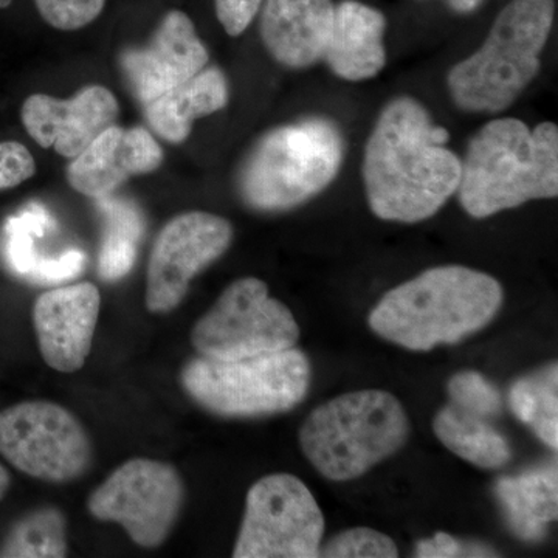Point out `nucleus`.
Wrapping results in <instances>:
<instances>
[{"instance_id": "1", "label": "nucleus", "mask_w": 558, "mask_h": 558, "mask_svg": "<svg viewBox=\"0 0 558 558\" xmlns=\"http://www.w3.org/2000/svg\"><path fill=\"white\" fill-rule=\"evenodd\" d=\"M449 132L421 102L396 98L381 110L363 159V182L377 218L416 223L435 216L458 191L461 160Z\"/></svg>"}, {"instance_id": "2", "label": "nucleus", "mask_w": 558, "mask_h": 558, "mask_svg": "<svg viewBox=\"0 0 558 558\" xmlns=\"http://www.w3.org/2000/svg\"><path fill=\"white\" fill-rule=\"evenodd\" d=\"M501 284L464 266L433 267L389 290L371 311L369 328L414 352L454 344L486 328L502 306Z\"/></svg>"}, {"instance_id": "3", "label": "nucleus", "mask_w": 558, "mask_h": 558, "mask_svg": "<svg viewBox=\"0 0 558 558\" xmlns=\"http://www.w3.org/2000/svg\"><path fill=\"white\" fill-rule=\"evenodd\" d=\"M457 193L472 218L484 219L526 202L558 194V130H534L517 119H497L470 140Z\"/></svg>"}, {"instance_id": "4", "label": "nucleus", "mask_w": 558, "mask_h": 558, "mask_svg": "<svg viewBox=\"0 0 558 558\" xmlns=\"http://www.w3.org/2000/svg\"><path fill=\"white\" fill-rule=\"evenodd\" d=\"M409 435V416L398 398L362 389L312 411L300 429V446L319 475L343 483L398 453Z\"/></svg>"}, {"instance_id": "5", "label": "nucleus", "mask_w": 558, "mask_h": 558, "mask_svg": "<svg viewBox=\"0 0 558 558\" xmlns=\"http://www.w3.org/2000/svg\"><path fill=\"white\" fill-rule=\"evenodd\" d=\"M343 156V135L332 120L311 117L271 130L242 163V201L258 211L299 207L332 183Z\"/></svg>"}, {"instance_id": "6", "label": "nucleus", "mask_w": 558, "mask_h": 558, "mask_svg": "<svg viewBox=\"0 0 558 558\" xmlns=\"http://www.w3.org/2000/svg\"><path fill=\"white\" fill-rule=\"evenodd\" d=\"M554 22V0H512L486 43L449 73L454 105L468 112L508 109L535 78Z\"/></svg>"}, {"instance_id": "7", "label": "nucleus", "mask_w": 558, "mask_h": 558, "mask_svg": "<svg viewBox=\"0 0 558 558\" xmlns=\"http://www.w3.org/2000/svg\"><path fill=\"white\" fill-rule=\"evenodd\" d=\"M311 362L300 349L241 360L191 359L180 384L197 405L227 418L288 413L311 387Z\"/></svg>"}, {"instance_id": "8", "label": "nucleus", "mask_w": 558, "mask_h": 558, "mask_svg": "<svg viewBox=\"0 0 558 558\" xmlns=\"http://www.w3.org/2000/svg\"><path fill=\"white\" fill-rule=\"evenodd\" d=\"M300 326L284 303L271 299L266 282L241 278L202 315L191 344L202 357L241 360L295 348Z\"/></svg>"}, {"instance_id": "9", "label": "nucleus", "mask_w": 558, "mask_h": 558, "mask_svg": "<svg viewBox=\"0 0 558 558\" xmlns=\"http://www.w3.org/2000/svg\"><path fill=\"white\" fill-rule=\"evenodd\" d=\"M325 515L303 481L289 473L250 487L234 558L319 557Z\"/></svg>"}, {"instance_id": "10", "label": "nucleus", "mask_w": 558, "mask_h": 558, "mask_svg": "<svg viewBox=\"0 0 558 558\" xmlns=\"http://www.w3.org/2000/svg\"><path fill=\"white\" fill-rule=\"evenodd\" d=\"M0 454L24 475L62 484L89 470L92 442L64 407L28 400L0 413Z\"/></svg>"}, {"instance_id": "11", "label": "nucleus", "mask_w": 558, "mask_h": 558, "mask_svg": "<svg viewBox=\"0 0 558 558\" xmlns=\"http://www.w3.org/2000/svg\"><path fill=\"white\" fill-rule=\"evenodd\" d=\"M185 486L178 470L134 458L113 470L87 499L94 519L120 524L135 545L160 548L178 523Z\"/></svg>"}, {"instance_id": "12", "label": "nucleus", "mask_w": 558, "mask_h": 558, "mask_svg": "<svg viewBox=\"0 0 558 558\" xmlns=\"http://www.w3.org/2000/svg\"><path fill=\"white\" fill-rule=\"evenodd\" d=\"M233 241L229 220L207 211L172 218L157 234L146 274L145 303L153 314L178 310L191 281L218 260Z\"/></svg>"}, {"instance_id": "13", "label": "nucleus", "mask_w": 558, "mask_h": 558, "mask_svg": "<svg viewBox=\"0 0 558 558\" xmlns=\"http://www.w3.org/2000/svg\"><path fill=\"white\" fill-rule=\"evenodd\" d=\"M208 61V51L189 14L172 10L148 46L124 51L120 65L132 94L146 105L196 76Z\"/></svg>"}, {"instance_id": "14", "label": "nucleus", "mask_w": 558, "mask_h": 558, "mask_svg": "<svg viewBox=\"0 0 558 558\" xmlns=\"http://www.w3.org/2000/svg\"><path fill=\"white\" fill-rule=\"evenodd\" d=\"M100 310V290L92 282L40 293L33 306V326L40 355L51 369L70 374L83 368Z\"/></svg>"}, {"instance_id": "15", "label": "nucleus", "mask_w": 558, "mask_h": 558, "mask_svg": "<svg viewBox=\"0 0 558 558\" xmlns=\"http://www.w3.org/2000/svg\"><path fill=\"white\" fill-rule=\"evenodd\" d=\"M119 101L108 87L87 86L69 100L35 94L22 105L25 131L43 148L75 159L112 124Z\"/></svg>"}, {"instance_id": "16", "label": "nucleus", "mask_w": 558, "mask_h": 558, "mask_svg": "<svg viewBox=\"0 0 558 558\" xmlns=\"http://www.w3.org/2000/svg\"><path fill=\"white\" fill-rule=\"evenodd\" d=\"M161 161L163 149L148 130L110 124L69 165L68 182L76 193L101 199L131 175L156 171Z\"/></svg>"}, {"instance_id": "17", "label": "nucleus", "mask_w": 558, "mask_h": 558, "mask_svg": "<svg viewBox=\"0 0 558 558\" xmlns=\"http://www.w3.org/2000/svg\"><path fill=\"white\" fill-rule=\"evenodd\" d=\"M260 7V38L279 64L306 69L323 60L332 32V0H264Z\"/></svg>"}, {"instance_id": "18", "label": "nucleus", "mask_w": 558, "mask_h": 558, "mask_svg": "<svg viewBox=\"0 0 558 558\" xmlns=\"http://www.w3.org/2000/svg\"><path fill=\"white\" fill-rule=\"evenodd\" d=\"M385 28L387 21L379 10L357 0L337 3L323 61L341 80L374 78L387 62Z\"/></svg>"}, {"instance_id": "19", "label": "nucleus", "mask_w": 558, "mask_h": 558, "mask_svg": "<svg viewBox=\"0 0 558 558\" xmlns=\"http://www.w3.org/2000/svg\"><path fill=\"white\" fill-rule=\"evenodd\" d=\"M229 102V83L222 70L205 68L167 94L143 105L149 126L170 143L189 138L193 123L211 116Z\"/></svg>"}, {"instance_id": "20", "label": "nucleus", "mask_w": 558, "mask_h": 558, "mask_svg": "<svg viewBox=\"0 0 558 558\" xmlns=\"http://www.w3.org/2000/svg\"><path fill=\"white\" fill-rule=\"evenodd\" d=\"M557 468H546L505 476L495 484L505 519L523 542H542L549 524L557 520Z\"/></svg>"}, {"instance_id": "21", "label": "nucleus", "mask_w": 558, "mask_h": 558, "mask_svg": "<svg viewBox=\"0 0 558 558\" xmlns=\"http://www.w3.org/2000/svg\"><path fill=\"white\" fill-rule=\"evenodd\" d=\"M433 429L451 453L476 468L501 469L512 459L509 440L492 421L459 410L453 403L438 411Z\"/></svg>"}, {"instance_id": "22", "label": "nucleus", "mask_w": 558, "mask_h": 558, "mask_svg": "<svg viewBox=\"0 0 558 558\" xmlns=\"http://www.w3.org/2000/svg\"><path fill=\"white\" fill-rule=\"evenodd\" d=\"M98 207L106 218L98 270L106 281H117L126 277L134 266L145 222L138 208L128 201L106 196L98 199Z\"/></svg>"}, {"instance_id": "23", "label": "nucleus", "mask_w": 558, "mask_h": 558, "mask_svg": "<svg viewBox=\"0 0 558 558\" xmlns=\"http://www.w3.org/2000/svg\"><path fill=\"white\" fill-rule=\"evenodd\" d=\"M510 409L523 424L529 425L546 446L558 447V368H548L523 377L509 395Z\"/></svg>"}, {"instance_id": "24", "label": "nucleus", "mask_w": 558, "mask_h": 558, "mask_svg": "<svg viewBox=\"0 0 558 558\" xmlns=\"http://www.w3.org/2000/svg\"><path fill=\"white\" fill-rule=\"evenodd\" d=\"M68 556L65 517L54 506L25 513L10 529L0 545V557L62 558Z\"/></svg>"}, {"instance_id": "25", "label": "nucleus", "mask_w": 558, "mask_h": 558, "mask_svg": "<svg viewBox=\"0 0 558 558\" xmlns=\"http://www.w3.org/2000/svg\"><path fill=\"white\" fill-rule=\"evenodd\" d=\"M51 223L49 213L38 204H32L7 222L5 259L14 274L31 278L46 259L36 253L35 238L43 236Z\"/></svg>"}, {"instance_id": "26", "label": "nucleus", "mask_w": 558, "mask_h": 558, "mask_svg": "<svg viewBox=\"0 0 558 558\" xmlns=\"http://www.w3.org/2000/svg\"><path fill=\"white\" fill-rule=\"evenodd\" d=\"M450 403L475 416L495 421L501 414L502 399L495 385L476 371H461L449 381Z\"/></svg>"}, {"instance_id": "27", "label": "nucleus", "mask_w": 558, "mask_h": 558, "mask_svg": "<svg viewBox=\"0 0 558 558\" xmlns=\"http://www.w3.org/2000/svg\"><path fill=\"white\" fill-rule=\"evenodd\" d=\"M319 557L328 558H396L399 549L392 538L371 527H355L336 535Z\"/></svg>"}, {"instance_id": "28", "label": "nucleus", "mask_w": 558, "mask_h": 558, "mask_svg": "<svg viewBox=\"0 0 558 558\" xmlns=\"http://www.w3.org/2000/svg\"><path fill=\"white\" fill-rule=\"evenodd\" d=\"M35 5L50 27L73 32L97 20L106 0H35Z\"/></svg>"}, {"instance_id": "29", "label": "nucleus", "mask_w": 558, "mask_h": 558, "mask_svg": "<svg viewBox=\"0 0 558 558\" xmlns=\"http://www.w3.org/2000/svg\"><path fill=\"white\" fill-rule=\"evenodd\" d=\"M36 172L31 150L20 142H0V191L27 182Z\"/></svg>"}, {"instance_id": "30", "label": "nucleus", "mask_w": 558, "mask_h": 558, "mask_svg": "<svg viewBox=\"0 0 558 558\" xmlns=\"http://www.w3.org/2000/svg\"><path fill=\"white\" fill-rule=\"evenodd\" d=\"M416 556L421 558L495 557L497 554L487 546L464 543L449 534L438 532L435 537L421 539L417 543Z\"/></svg>"}, {"instance_id": "31", "label": "nucleus", "mask_w": 558, "mask_h": 558, "mask_svg": "<svg viewBox=\"0 0 558 558\" xmlns=\"http://www.w3.org/2000/svg\"><path fill=\"white\" fill-rule=\"evenodd\" d=\"M264 0H215L216 14L223 31L240 36L255 20Z\"/></svg>"}, {"instance_id": "32", "label": "nucleus", "mask_w": 558, "mask_h": 558, "mask_svg": "<svg viewBox=\"0 0 558 558\" xmlns=\"http://www.w3.org/2000/svg\"><path fill=\"white\" fill-rule=\"evenodd\" d=\"M86 266V256L80 250L64 253L60 258L44 259L38 269L33 271L32 281L51 284L64 279L75 278Z\"/></svg>"}, {"instance_id": "33", "label": "nucleus", "mask_w": 558, "mask_h": 558, "mask_svg": "<svg viewBox=\"0 0 558 558\" xmlns=\"http://www.w3.org/2000/svg\"><path fill=\"white\" fill-rule=\"evenodd\" d=\"M483 0H447V3L458 13H470L478 9Z\"/></svg>"}, {"instance_id": "34", "label": "nucleus", "mask_w": 558, "mask_h": 558, "mask_svg": "<svg viewBox=\"0 0 558 558\" xmlns=\"http://www.w3.org/2000/svg\"><path fill=\"white\" fill-rule=\"evenodd\" d=\"M11 484L10 473L9 470L3 468L2 464H0V501H2L3 497H5L7 492H9Z\"/></svg>"}, {"instance_id": "35", "label": "nucleus", "mask_w": 558, "mask_h": 558, "mask_svg": "<svg viewBox=\"0 0 558 558\" xmlns=\"http://www.w3.org/2000/svg\"><path fill=\"white\" fill-rule=\"evenodd\" d=\"M11 3V0H0V9H7Z\"/></svg>"}]
</instances>
